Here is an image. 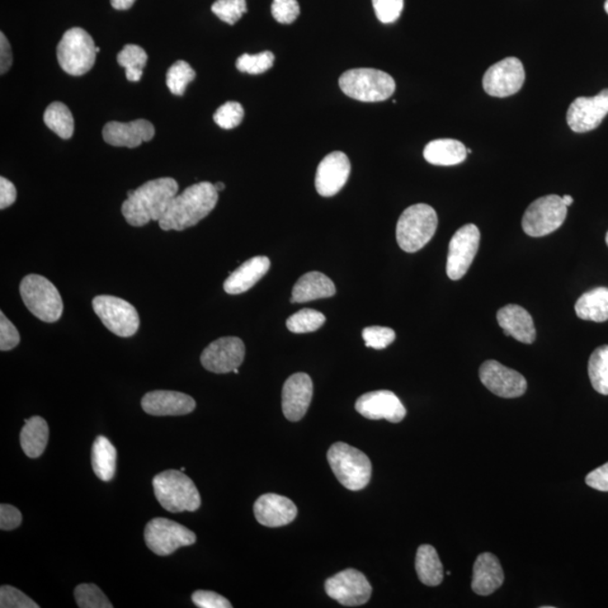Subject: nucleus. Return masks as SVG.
<instances>
[{
  "label": "nucleus",
  "instance_id": "f257e3e1",
  "mask_svg": "<svg viewBox=\"0 0 608 608\" xmlns=\"http://www.w3.org/2000/svg\"><path fill=\"white\" fill-rule=\"evenodd\" d=\"M177 192L175 179H153L136 190L127 192V199L122 204V214L132 227H144L150 221L159 223Z\"/></svg>",
  "mask_w": 608,
  "mask_h": 608
},
{
  "label": "nucleus",
  "instance_id": "f03ea898",
  "mask_svg": "<svg viewBox=\"0 0 608 608\" xmlns=\"http://www.w3.org/2000/svg\"><path fill=\"white\" fill-rule=\"evenodd\" d=\"M214 184L202 182L187 187L182 194L174 197L166 214L159 221L164 231H183L194 227L214 211L219 200Z\"/></svg>",
  "mask_w": 608,
  "mask_h": 608
},
{
  "label": "nucleus",
  "instance_id": "7ed1b4c3",
  "mask_svg": "<svg viewBox=\"0 0 608 608\" xmlns=\"http://www.w3.org/2000/svg\"><path fill=\"white\" fill-rule=\"evenodd\" d=\"M153 487L155 498L167 512H195L201 506L199 490L183 471H164L155 475Z\"/></svg>",
  "mask_w": 608,
  "mask_h": 608
},
{
  "label": "nucleus",
  "instance_id": "20e7f679",
  "mask_svg": "<svg viewBox=\"0 0 608 608\" xmlns=\"http://www.w3.org/2000/svg\"><path fill=\"white\" fill-rule=\"evenodd\" d=\"M438 218L431 205L414 204L400 215L397 224V242L405 253L421 251L436 233Z\"/></svg>",
  "mask_w": 608,
  "mask_h": 608
},
{
  "label": "nucleus",
  "instance_id": "39448f33",
  "mask_svg": "<svg viewBox=\"0 0 608 608\" xmlns=\"http://www.w3.org/2000/svg\"><path fill=\"white\" fill-rule=\"evenodd\" d=\"M328 462L339 483L352 492L369 484L372 463L365 454L346 443H334L328 451Z\"/></svg>",
  "mask_w": 608,
  "mask_h": 608
},
{
  "label": "nucleus",
  "instance_id": "423d86ee",
  "mask_svg": "<svg viewBox=\"0 0 608 608\" xmlns=\"http://www.w3.org/2000/svg\"><path fill=\"white\" fill-rule=\"evenodd\" d=\"M339 86L348 97L365 103L384 102L395 92L394 79L372 68L348 70L339 78Z\"/></svg>",
  "mask_w": 608,
  "mask_h": 608
},
{
  "label": "nucleus",
  "instance_id": "0eeeda50",
  "mask_svg": "<svg viewBox=\"0 0 608 608\" xmlns=\"http://www.w3.org/2000/svg\"><path fill=\"white\" fill-rule=\"evenodd\" d=\"M23 303L32 314L45 323H55L64 313V303L59 291L45 276L31 274L21 282Z\"/></svg>",
  "mask_w": 608,
  "mask_h": 608
},
{
  "label": "nucleus",
  "instance_id": "6e6552de",
  "mask_svg": "<svg viewBox=\"0 0 608 608\" xmlns=\"http://www.w3.org/2000/svg\"><path fill=\"white\" fill-rule=\"evenodd\" d=\"M96 55L93 37L80 27L70 28L65 32L56 49L60 67L76 77L83 76L94 67Z\"/></svg>",
  "mask_w": 608,
  "mask_h": 608
},
{
  "label": "nucleus",
  "instance_id": "1a4fd4ad",
  "mask_svg": "<svg viewBox=\"0 0 608 608\" xmlns=\"http://www.w3.org/2000/svg\"><path fill=\"white\" fill-rule=\"evenodd\" d=\"M568 214V206L563 196L546 195L540 197L527 207L523 216L522 225L531 237H544L558 230Z\"/></svg>",
  "mask_w": 608,
  "mask_h": 608
},
{
  "label": "nucleus",
  "instance_id": "9d476101",
  "mask_svg": "<svg viewBox=\"0 0 608 608\" xmlns=\"http://www.w3.org/2000/svg\"><path fill=\"white\" fill-rule=\"evenodd\" d=\"M93 309L111 333L120 337H131L138 332V311L127 301L112 295H98L93 300Z\"/></svg>",
  "mask_w": 608,
  "mask_h": 608
},
{
  "label": "nucleus",
  "instance_id": "9b49d317",
  "mask_svg": "<svg viewBox=\"0 0 608 608\" xmlns=\"http://www.w3.org/2000/svg\"><path fill=\"white\" fill-rule=\"evenodd\" d=\"M145 541L149 550L159 557H167L183 546L195 543L194 532L167 518H154L145 526Z\"/></svg>",
  "mask_w": 608,
  "mask_h": 608
},
{
  "label": "nucleus",
  "instance_id": "f8f14e48",
  "mask_svg": "<svg viewBox=\"0 0 608 608\" xmlns=\"http://www.w3.org/2000/svg\"><path fill=\"white\" fill-rule=\"evenodd\" d=\"M480 244L477 225L469 224L456 231L452 237L447 254L446 273L451 280L459 281L473 265Z\"/></svg>",
  "mask_w": 608,
  "mask_h": 608
},
{
  "label": "nucleus",
  "instance_id": "ddd939ff",
  "mask_svg": "<svg viewBox=\"0 0 608 608\" xmlns=\"http://www.w3.org/2000/svg\"><path fill=\"white\" fill-rule=\"evenodd\" d=\"M324 591L344 606H361L369 602L372 586L366 577L355 569H346L324 583Z\"/></svg>",
  "mask_w": 608,
  "mask_h": 608
},
{
  "label": "nucleus",
  "instance_id": "4468645a",
  "mask_svg": "<svg viewBox=\"0 0 608 608\" xmlns=\"http://www.w3.org/2000/svg\"><path fill=\"white\" fill-rule=\"evenodd\" d=\"M524 82L525 70L522 61L509 56L485 72L483 85L488 95L503 98L520 92Z\"/></svg>",
  "mask_w": 608,
  "mask_h": 608
},
{
  "label": "nucleus",
  "instance_id": "2eb2a0df",
  "mask_svg": "<svg viewBox=\"0 0 608 608\" xmlns=\"http://www.w3.org/2000/svg\"><path fill=\"white\" fill-rule=\"evenodd\" d=\"M246 347L238 337L216 339L203 351L201 363L205 370L214 374H224L234 372L243 364Z\"/></svg>",
  "mask_w": 608,
  "mask_h": 608
},
{
  "label": "nucleus",
  "instance_id": "dca6fc26",
  "mask_svg": "<svg viewBox=\"0 0 608 608\" xmlns=\"http://www.w3.org/2000/svg\"><path fill=\"white\" fill-rule=\"evenodd\" d=\"M479 376L485 388L501 398L522 397L527 390L524 376L497 361H485L480 367Z\"/></svg>",
  "mask_w": 608,
  "mask_h": 608
},
{
  "label": "nucleus",
  "instance_id": "f3484780",
  "mask_svg": "<svg viewBox=\"0 0 608 608\" xmlns=\"http://www.w3.org/2000/svg\"><path fill=\"white\" fill-rule=\"evenodd\" d=\"M608 115V89L593 97H578L570 105L567 122L570 129L584 134L597 129Z\"/></svg>",
  "mask_w": 608,
  "mask_h": 608
},
{
  "label": "nucleus",
  "instance_id": "a211bd4d",
  "mask_svg": "<svg viewBox=\"0 0 608 608\" xmlns=\"http://www.w3.org/2000/svg\"><path fill=\"white\" fill-rule=\"evenodd\" d=\"M357 413L371 421L385 419L390 423H400L405 417V408L400 399L388 390L374 391L361 395L355 404Z\"/></svg>",
  "mask_w": 608,
  "mask_h": 608
},
{
  "label": "nucleus",
  "instance_id": "6ab92c4d",
  "mask_svg": "<svg viewBox=\"0 0 608 608\" xmlns=\"http://www.w3.org/2000/svg\"><path fill=\"white\" fill-rule=\"evenodd\" d=\"M314 395V384L305 374H295L285 381L282 391V409L290 422H299L305 416Z\"/></svg>",
  "mask_w": 608,
  "mask_h": 608
},
{
  "label": "nucleus",
  "instance_id": "aec40b11",
  "mask_svg": "<svg viewBox=\"0 0 608 608\" xmlns=\"http://www.w3.org/2000/svg\"><path fill=\"white\" fill-rule=\"evenodd\" d=\"M350 174L351 163L345 154H329L319 164L315 174V190L324 197L336 195L345 186Z\"/></svg>",
  "mask_w": 608,
  "mask_h": 608
},
{
  "label": "nucleus",
  "instance_id": "412c9836",
  "mask_svg": "<svg viewBox=\"0 0 608 608\" xmlns=\"http://www.w3.org/2000/svg\"><path fill=\"white\" fill-rule=\"evenodd\" d=\"M144 412L152 416H184L194 412L195 400L177 391L157 390L141 400Z\"/></svg>",
  "mask_w": 608,
  "mask_h": 608
},
{
  "label": "nucleus",
  "instance_id": "4be33fe9",
  "mask_svg": "<svg viewBox=\"0 0 608 608\" xmlns=\"http://www.w3.org/2000/svg\"><path fill=\"white\" fill-rule=\"evenodd\" d=\"M154 126L147 120H135L129 124L112 121L104 126L103 138L113 147L136 148L149 143L154 136Z\"/></svg>",
  "mask_w": 608,
  "mask_h": 608
},
{
  "label": "nucleus",
  "instance_id": "5701e85b",
  "mask_svg": "<svg viewBox=\"0 0 608 608\" xmlns=\"http://www.w3.org/2000/svg\"><path fill=\"white\" fill-rule=\"evenodd\" d=\"M254 513L259 524L281 527L295 520L298 508L289 498L276 493H265L254 503Z\"/></svg>",
  "mask_w": 608,
  "mask_h": 608
},
{
  "label": "nucleus",
  "instance_id": "b1692460",
  "mask_svg": "<svg viewBox=\"0 0 608 608\" xmlns=\"http://www.w3.org/2000/svg\"><path fill=\"white\" fill-rule=\"evenodd\" d=\"M499 326L507 336L516 341L532 344L536 338V329L532 315L524 308L517 304H508L498 311Z\"/></svg>",
  "mask_w": 608,
  "mask_h": 608
},
{
  "label": "nucleus",
  "instance_id": "393cba45",
  "mask_svg": "<svg viewBox=\"0 0 608 608\" xmlns=\"http://www.w3.org/2000/svg\"><path fill=\"white\" fill-rule=\"evenodd\" d=\"M271 267V261L265 256L248 259L237 270L231 273L224 283V289L228 294H244L266 275Z\"/></svg>",
  "mask_w": 608,
  "mask_h": 608
},
{
  "label": "nucleus",
  "instance_id": "a878e982",
  "mask_svg": "<svg viewBox=\"0 0 608 608\" xmlns=\"http://www.w3.org/2000/svg\"><path fill=\"white\" fill-rule=\"evenodd\" d=\"M505 576L501 563L492 553L480 554L473 565V589L477 595L489 596L503 586Z\"/></svg>",
  "mask_w": 608,
  "mask_h": 608
},
{
  "label": "nucleus",
  "instance_id": "bb28decb",
  "mask_svg": "<svg viewBox=\"0 0 608 608\" xmlns=\"http://www.w3.org/2000/svg\"><path fill=\"white\" fill-rule=\"evenodd\" d=\"M336 294L334 282L320 272L306 273L295 283L292 290V304H304L309 301L326 299Z\"/></svg>",
  "mask_w": 608,
  "mask_h": 608
},
{
  "label": "nucleus",
  "instance_id": "cd10ccee",
  "mask_svg": "<svg viewBox=\"0 0 608 608\" xmlns=\"http://www.w3.org/2000/svg\"><path fill=\"white\" fill-rule=\"evenodd\" d=\"M468 154L465 145L454 139H437L424 149V158L435 166H454L463 163Z\"/></svg>",
  "mask_w": 608,
  "mask_h": 608
},
{
  "label": "nucleus",
  "instance_id": "c85d7f7f",
  "mask_svg": "<svg viewBox=\"0 0 608 608\" xmlns=\"http://www.w3.org/2000/svg\"><path fill=\"white\" fill-rule=\"evenodd\" d=\"M49 441V426L45 419L35 416L26 419L21 432V446L26 456L37 459L45 451Z\"/></svg>",
  "mask_w": 608,
  "mask_h": 608
},
{
  "label": "nucleus",
  "instance_id": "c756f323",
  "mask_svg": "<svg viewBox=\"0 0 608 608\" xmlns=\"http://www.w3.org/2000/svg\"><path fill=\"white\" fill-rule=\"evenodd\" d=\"M579 318L587 322L604 323L608 320V289L596 287L583 294L574 304Z\"/></svg>",
  "mask_w": 608,
  "mask_h": 608
},
{
  "label": "nucleus",
  "instance_id": "7c9ffc66",
  "mask_svg": "<svg viewBox=\"0 0 608 608\" xmlns=\"http://www.w3.org/2000/svg\"><path fill=\"white\" fill-rule=\"evenodd\" d=\"M414 565H416L419 581L426 586H438L444 579V570H443L440 557L432 545L419 546Z\"/></svg>",
  "mask_w": 608,
  "mask_h": 608
},
{
  "label": "nucleus",
  "instance_id": "2f4dec72",
  "mask_svg": "<svg viewBox=\"0 0 608 608\" xmlns=\"http://www.w3.org/2000/svg\"><path fill=\"white\" fill-rule=\"evenodd\" d=\"M94 473L103 482H111L116 469V449L105 436H98L92 449Z\"/></svg>",
  "mask_w": 608,
  "mask_h": 608
},
{
  "label": "nucleus",
  "instance_id": "473e14b6",
  "mask_svg": "<svg viewBox=\"0 0 608 608\" xmlns=\"http://www.w3.org/2000/svg\"><path fill=\"white\" fill-rule=\"evenodd\" d=\"M45 124L60 138L69 140L75 130V121L72 112L64 103L54 102L46 108L44 116Z\"/></svg>",
  "mask_w": 608,
  "mask_h": 608
},
{
  "label": "nucleus",
  "instance_id": "72a5a7b5",
  "mask_svg": "<svg viewBox=\"0 0 608 608\" xmlns=\"http://www.w3.org/2000/svg\"><path fill=\"white\" fill-rule=\"evenodd\" d=\"M147 61L148 55L141 46L135 45H126L117 55V63L125 69L129 82H139L143 78Z\"/></svg>",
  "mask_w": 608,
  "mask_h": 608
},
{
  "label": "nucleus",
  "instance_id": "f704fd0d",
  "mask_svg": "<svg viewBox=\"0 0 608 608\" xmlns=\"http://www.w3.org/2000/svg\"><path fill=\"white\" fill-rule=\"evenodd\" d=\"M588 374L593 388L608 395V345L596 348L588 363Z\"/></svg>",
  "mask_w": 608,
  "mask_h": 608
},
{
  "label": "nucleus",
  "instance_id": "c9c22d12",
  "mask_svg": "<svg viewBox=\"0 0 608 608\" xmlns=\"http://www.w3.org/2000/svg\"><path fill=\"white\" fill-rule=\"evenodd\" d=\"M324 323L326 317L324 314L317 310L303 309L287 319L286 327L291 333L306 334L322 328Z\"/></svg>",
  "mask_w": 608,
  "mask_h": 608
},
{
  "label": "nucleus",
  "instance_id": "e433bc0d",
  "mask_svg": "<svg viewBox=\"0 0 608 608\" xmlns=\"http://www.w3.org/2000/svg\"><path fill=\"white\" fill-rule=\"evenodd\" d=\"M196 77L194 70L186 61L179 60L169 68L166 77V84L169 91L174 95L183 96L185 93L187 85L192 83Z\"/></svg>",
  "mask_w": 608,
  "mask_h": 608
},
{
  "label": "nucleus",
  "instance_id": "4c0bfd02",
  "mask_svg": "<svg viewBox=\"0 0 608 608\" xmlns=\"http://www.w3.org/2000/svg\"><path fill=\"white\" fill-rule=\"evenodd\" d=\"M75 600L80 608H112L113 605L100 588L94 583H80L75 589Z\"/></svg>",
  "mask_w": 608,
  "mask_h": 608
},
{
  "label": "nucleus",
  "instance_id": "58836bf2",
  "mask_svg": "<svg viewBox=\"0 0 608 608\" xmlns=\"http://www.w3.org/2000/svg\"><path fill=\"white\" fill-rule=\"evenodd\" d=\"M274 54L271 51H265L258 55L244 54L240 55L235 65H237L239 72L261 75L270 70L274 65Z\"/></svg>",
  "mask_w": 608,
  "mask_h": 608
},
{
  "label": "nucleus",
  "instance_id": "ea45409f",
  "mask_svg": "<svg viewBox=\"0 0 608 608\" xmlns=\"http://www.w3.org/2000/svg\"><path fill=\"white\" fill-rule=\"evenodd\" d=\"M211 11L221 21L234 25L247 13V3L246 0H216Z\"/></svg>",
  "mask_w": 608,
  "mask_h": 608
},
{
  "label": "nucleus",
  "instance_id": "a19ab883",
  "mask_svg": "<svg viewBox=\"0 0 608 608\" xmlns=\"http://www.w3.org/2000/svg\"><path fill=\"white\" fill-rule=\"evenodd\" d=\"M244 111L242 104L227 102L214 113V120L216 125L224 130H233L242 125Z\"/></svg>",
  "mask_w": 608,
  "mask_h": 608
},
{
  "label": "nucleus",
  "instance_id": "79ce46f5",
  "mask_svg": "<svg viewBox=\"0 0 608 608\" xmlns=\"http://www.w3.org/2000/svg\"><path fill=\"white\" fill-rule=\"evenodd\" d=\"M362 336L366 347L384 350L394 342L395 333L388 327L372 326L363 330Z\"/></svg>",
  "mask_w": 608,
  "mask_h": 608
},
{
  "label": "nucleus",
  "instance_id": "37998d69",
  "mask_svg": "<svg viewBox=\"0 0 608 608\" xmlns=\"http://www.w3.org/2000/svg\"><path fill=\"white\" fill-rule=\"evenodd\" d=\"M0 607L2 608H39L35 601L27 597L20 589L12 586L0 588Z\"/></svg>",
  "mask_w": 608,
  "mask_h": 608
},
{
  "label": "nucleus",
  "instance_id": "c03bdc74",
  "mask_svg": "<svg viewBox=\"0 0 608 608\" xmlns=\"http://www.w3.org/2000/svg\"><path fill=\"white\" fill-rule=\"evenodd\" d=\"M375 15L384 25L398 20L404 11V0H372Z\"/></svg>",
  "mask_w": 608,
  "mask_h": 608
},
{
  "label": "nucleus",
  "instance_id": "a18cd8bd",
  "mask_svg": "<svg viewBox=\"0 0 608 608\" xmlns=\"http://www.w3.org/2000/svg\"><path fill=\"white\" fill-rule=\"evenodd\" d=\"M272 15L281 25H292L300 15L298 0H273Z\"/></svg>",
  "mask_w": 608,
  "mask_h": 608
},
{
  "label": "nucleus",
  "instance_id": "49530a36",
  "mask_svg": "<svg viewBox=\"0 0 608 608\" xmlns=\"http://www.w3.org/2000/svg\"><path fill=\"white\" fill-rule=\"evenodd\" d=\"M20 342L21 336L16 327L9 322L4 313H0V351L14 350Z\"/></svg>",
  "mask_w": 608,
  "mask_h": 608
},
{
  "label": "nucleus",
  "instance_id": "de8ad7c7",
  "mask_svg": "<svg viewBox=\"0 0 608 608\" xmlns=\"http://www.w3.org/2000/svg\"><path fill=\"white\" fill-rule=\"evenodd\" d=\"M192 601L200 608H231L233 604L214 592L197 591L192 595Z\"/></svg>",
  "mask_w": 608,
  "mask_h": 608
},
{
  "label": "nucleus",
  "instance_id": "09e8293b",
  "mask_svg": "<svg viewBox=\"0 0 608 608\" xmlns=\"http://www.w3.org/2000/svg\"><path fill=\"white\" fill-rule=\"evenodd\" d=\"M22 513L16 507L3 503L0 506V529L12 531L17 529L22 523Z\"/></svg>",
  "mask_w": 608,
  "mask_h": 608
},
{
  "label": "nucleus",
  "instance_id": "8fccbe9b",
  "mask_svg": "<svg viewBox=\"0 0 608 608\" xmlns=\"http://www.w3.org/2000/svg\"><path fill=\"white\" fill-rule=\"evenodd\" d=\"M586 483L589 487L598 490V492H608V462L600 466L586 477Z\"/></svg>",
  "mask_w": 608,
  "mask_h": 608
},
{
  "label": "nucleus",
  "instance_id": "3c124183",
  "mask_svg": "<svg viewBox=\"0 0 608 608\" xmlns=\"http://www.w3.org/2000/svg\"><path fill=\"white\" fill-rule=\"evenodd\" d=\"M17 197L16 187L7 178L0 177V209H7L15 203Z\"/></svg>",
  "mask_w": 608,
  "mask_h": 608
},
{
  "label": "nucleus",
  "instance_id": "603ef678",
  "mask_svg": "<svg viewBox=\"0 0 608 608\" xmlns=\"http://www.w3.org/2000/svg\"><path fill=\"white\" fill-rule=\"evenodd\" d=\"M13 65V54L11 45L5 36L4 33H0V73L4 75L7 73Z\"/></svg>",
  "mask_w": 608,
  "mask_h": 608
},
{
  "label": "nucleus",
  "instance_id": "864d4df0",
  "mask_svg": "<svg viewBox=\"0 0 608 608\" xmlns=\"http://www.w3.org/2000/svg\"><path fill=\"white\" fill-rule=\"evenodd\" d=\"M135 0H111L113 8L117 9V11H126V9L134 6Z\"/></svg>",
  "mask_w": 608,
  "mask_h": 608
},
{
  "label": "nucleus",
  "instance_id": "5fc2aeb1",
  "mask_svg": "<svg viewBox=\"0 0 608 608\" xmlns=\"http://www.w3.org/2000/svg\"><path fill=\"white\" fill-rule=\"evenodd\" d=\"M563 202H564V204L567 205V206L572 205L573 203V196H570V195H564V196H563Z\"/></svg>",
  "mask_w": 608,
  "mask_h": 608
},
{
  "label": "nucleus",
  "instance_id": "6e6d98bb",
  "mask_svg": "<svg viewBox=\"0 0 608 608\" xmlns=\"http://www.w3.org/2000/svg\"><path fill=\"white\" fill-rule=\"evenodd\" d=\"M214 187H215L216 191L221 192V191L224 190L225 185H224V183L219 182V183L214 184Z\"/></svg>",
  "mask_w": 608,
  "mask_h": 608
},
{
  "label": "nucleus",
  "instance_id": "4d7b16f0",
  "mask_svg": "<svg viewBox=\"0 0 608 608\" xmlns=\"http://www.w3.org/2000/svg\"><path fill=\"white\" fill-rule=\"evenodd\" d=\"M604 7H605V11H606V13L608 14V0H606V3H605V5H604Z\"/></svg>",
  "mask_w": 608,
  "mask_h": 608
},
{
  "label": "nucleus",
  "instance_id": "13d9d810",
  "mask_svg": "<svg viewBox=\"0 0 608 608\" xmlns=\"http://www.w3.org/2000/svg\"><path fill=\"white\" fill-rule=\"evenodd\" d=\"M234 374H239V370H238V369H234Z\"/></svg>",
  "mask_w": 608,
  "mask_h": 608
},
{
  "label": "nucleus",
  "instance_id": "bf43d9fd",
  "mask_svg": "<svg viewBox=\"0 0 608 608\" xmlns=\"http://www.w3.org/2000/svg\"><path fill=\"white\" fill-rule=\"evenodd\" d=\"M606 244H607V246H608V233L606 234Z\"/></svg>",
  "mask_w": 608,
  "mask_h": 608
},
{
  "label": "nucleus",
  "instance_id": "052dcab7",
  "mask_svg": "<svg viewBox=\"0 0 608 608\" xmlns=\"http://www.w3.org/2000/svg\"><path fill=\"white\" fill-rule=\"evenodd\" d=\"M100 51H101V49L98 48V46H96V52H97V54H98V52H100Z\"/></svg>",
  "mask_w": 608,
  "mask_h": 608
}]
</instances>
